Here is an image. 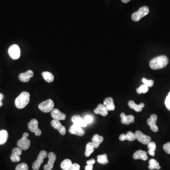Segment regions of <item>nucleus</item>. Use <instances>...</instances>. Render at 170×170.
Returning a JSON list of instances; mask_svg holds the SVG:
<instances>
[{"label":"nucleus","instance_id":"ddd939ff","mask_svg":"<svg viewBox=\"0 0 170 170\" xmlns=\"http://www.w3.org/2000/svg\"><path fill=\"white\" fill-rule=\"evenodd\" d=\"M51 116L54 120L58 121L61 120H65L66 118V114L62 113L58 109H54L52 111Z\"/></svg>","mask_w":170,"mask_h":170},{"label":"nucleus","instance_id":"5701e85b","mask_svg":"<svg viewBox=\"0 0 170 170\" xmlns=\"http://www.w3.org/2000/svg\"><path fill=\"white\" fill-rule=\"evenodd\" d=\"M147 145V147L149 149V151H147V153L149 155H151L152 157H154L155 155V151L157 148L156 144L154 142L150 141L149 142Z\"/></svg>","mask_w":170,"mask_h":170},{"label":"nucleus","instance_id":"39448f33","mask_svg":"<svg viewBox=\"0 0 170 170\" xmlns=\"http://www.w3.org/2000/svg\"><path fill=\"white\" fill-rule=\"evenodd\" d=\"M54 104L53 101L49 99L40 103L38 105V108L42 112L47 113L54 109Z\"/></svg>","mask_w":170,"mask_h":170},{"label":"nucleus","instance_id":"c756f323","mask_svg":"<svg viewBox=\"0 0 170 170\" xmlns=\"http://www.w3.org/2000/svg\"><path fill=\"white\" fill-rule=\"evenodd\" d=\"M149 87L146 86L145 85H142L141 87L137 89V92L138 94H141L142 93L145 94L149 91Z\"/></svg>","mask_w":170,"mask_h":170},{"label":"nucleus","instance_id":"6e6552de","mask_svg":"<svg viewBox=\"0 0 170 170\" xmlns=\"http://www.w3.org/2000/svg\"><path fill=\"white\" fill-rule=\"evenodd\" d=\"M29 130L33 133H35L37 136H40L42 131L38 128V122L35 119H32L28 124Z\"/></svg>","mask_w":170,"mask_h":170},{"label":"nucleus","instance_id":"0eeeda50","mask_svg":"<svg viewBox=\"0 0 170 170\" xmlns=\"http://www.w3.org/2000/svg\"><path fill=\"white\" fill-rule=\"evenodd\" d=\"M8 54L13 60H17L21 56V49L17 45L10 46L8 50Z\"/></svg>","mask_w":170,"mask_h":170},{"label":"nucleus","instance_id":"f8f14e48","mask_svg":"<svg viewBox=\"0 0 170 170\" xmlns=\"http://www.w3.org/2000/svg\"><path fill=\"white\" fill-rule=\"evenodd\" d=\"M51 125L54 129L58 130L59 132L61 134V135H63V136L65 135V134L66 132V129L64 126L62 125L61 122H60L59 121L53 120L51 121Z\"/></svg>","mask_w":170,"mask_h":170},{"label":"nucleus","instance_id":"c9c22d12","mask_svg":"<svg viewBox=\"0 0 170 170\" xmlns=\"http://www.w3.org/2000/svg\"><path fill=\"white\" fill-rule=\"evenodd\" d=\"M163 149L167 154L170 155V142L163 145Z\"/></svg>","mask_w":170,"mask_h":170},{"label":"nucleus","instance_id":"393cba45","mask_svg":"<svg viewBox=\"0 0 170 170\" xmlns=\"http://www.w3.org/2000/svg\"><path fill=\"white\" fill-rule=\"evenodd\" d=\"M149 168L150 170H154V169H157V170H160L161 169V166H159V163L158 162L157 160H155L154 159H151L149 161Z\"/></svg>","mask_w":170,"mask_h":170},{"label":"nucleus","instance_id":"f03ea898","mask_svg":"<svg viewBox=\"0 0 170 170\" xmlns=\"http://www.w3.org/2000/svg\"><path fill=\"white\" fill-rule=\"evenodd\" d=\"M30 96L29 92H22L15 100V105L16 107L20 109L25 107L29 102Z\"/></svg>","mask_w":170,"mask_h":170},{"label":"nucleus","instance_id":"72a5a7b5","mask_svg":"<svg viewBox=\"0 0 170 170\" xmlns=\"http://www.w3.org/2000/svg\"><path fill=\"white\" fill-rule=\"evenodd\" d=\"M142 81L144 83V84L148 87H153L154 84V81L152 80H147L145 78L142 79Z\"/></svg>","mask_w":170,"mask_h":170},{"label":"nucleus","instance_id":"f704fd0d","mask_svg":"<svg viewBox=\"0 0 170 170\" xmlns=\"http://www.w3.org/2000/svg\"><path fill=\"white\" fill-rule=\"evenodd\" d=\"M165 104H166L167 108L168 109L169 111H170V92L166 98Z\"/></svg>","mask_w":170,"mask_h":170},{"label":"nucleus","instance_id":"37998d69","mask_svg":"<svg viewBox=\"0 0 170 170\" xmlns=\"http://www.w3.org/2000/svg\"><path fill=\"white\" fill-rule=\"evenodd\" d=\"M130 0H121V1L123 2V3H125V4H126V3H128V2H129Z\"/></svg>","mask_w":170,"mask_h":170},{"label":"nucleus","instance_id":"7ed1b4c3","mask_svg":"<svg viewBox=\"0 0 170 170\" xmlns=\"http://www.w3.org/2000/svg\"><path fill=\"white\" fill-rule=\"evenodd\" d=\"M149 10L147 6H143L141 7L137 12L133 13L131 16V18L134 21H138L141 19L142 18L149 13Z\"/></svg>","mask_w":170,"mask_h":170},{"label":"nucleus","instance_id":"bb28decb","mask_svg":"<svg viewBox=\"0 0 170 170\" xmlns=\"http://www.w3.org/2000/svg\"><path fill=\"white\" fill-rule=\"evenodd\" d=\"M8 138V133L6 130L0 131V145H3L7 142Z\"/></svg>","mask_w":170,"mask_h":170},{"label":"nucleus","instance_id":"a878e982","mask_svg":"<svg viewBox=\"0 0 170 170\" xmlns=\"http://www.w3.org/2000/svg\"><path fill=\"white\" fill-rule=\"evenodd\" d=\"M42 75L44 79L48 83H51L53 82L54 79V77L53 74L48 71H44L43 72Z\"/></svg>","mask_w":170,"mask_h":170},{"label":"nucleus","instance_id":"a211bd4d","mask_svg":"<svg viewBox=\"0 0 170 170\" xmlns=\"http://www.w3.org/2000/svg\"><path fill=\"white\" fill-rule=\"evenodd\" d=\"M133 157L135 160L141 159L144 161H146L148 159L147 153L145 151H142L141 150H139L135 152L133 155Z\"/></svg>","mask_w":170,"mask_h":170},{"label":"nucleus","instance_id":"e433bc0d","mask_svg":"<svg viewBox=\"0 0 170 170\" xmlns=\"http://www.w3.org/2000/svg\"><path fill=\"white\" fill-rule=\"evenodd\" d=\"M84 120L85 121H86L87 124H90L93 121V118L91 116H86L85 117Z\"/></svg>","mask_w":170,"mask_h":170},{"label":"nucleus","instance_id":"b1692460","mask_svg":"<svg viewBox=\"0 0 170 170\" xmlns=\"http://www.w3.org/2000/svg\"><path fill=\"white\" fill-rule=\"evenodd\" d=\"M72 164L73 163L70 159H66L63 160L61 163V168L63 170H71Z\"/></svg>","mask_w":170,"mask_h":170},{"label":"nucleus","instance_id":"4c0bfd02","mask_svg":"<svg viewBox=\"0 0 170 170\" xmlns=\"http://www.w3.org/2000/svg\"><path fill=\"white\" fill-rule=\"evenodd\" d=\"M80 169V166L78 163H75L72 164L71 170H79Z\"/></svg>","mask_w":170,"mask_h":170},{"label":"nucleus","instance_id":"423d86ee","mask_svg":"<svg viewBox=\"0 0 170 170\" xmlns=\"http://www.w3.org/2000/svg\"><path fill=\"white\" fill-rule=\"evenodd\" d=\"M48 155L46 151L45 150L41 151L38 156L36 161H35L32 165V169L33 170H39L41 164L43 162V159Z\"/></svg>","mask_w":170,"mask_h":170},{"label":"nucleus","instance_id":"2eb2a0df","mask_svg":"<svg viewBox=\"0 0 170 170\" xmlns=\"http://www.w3.org/2000/svg\"><path fill=\"white\" fill-rule=\"evenodd\" d=\"M71 121L73 122V124L78 126L79 127H86L87 126V124L86 121H85L83 119L79 116L75 115L73 116L71 118Z\"/></svg>","mask_w":170,"mask_h":170},{"label":"nucleus","instance_id":"4468645a","mask_svg":"<svg viewBox=\"0 0 170 170\" xmlns=\"http://www.w3.org/2000/svg\"><path fill=\"white\" fill-rule=\"evenodd\" d=\"M68 131L71 134L77 135L80 137L83 136L85 134V131L81 127L74 124L70 127L68 130Z\"/></svg>","mask_w":170,"mask_h":170},{"label":"nucleus","instance_id":"c85d7f7f","mask_svg":"<svg viewBox=\"0 0 170 170\" xmlns=\"http://www.w3.org/2000/svg\"><path fill=\"white\" fill-rule=\"evenodd\" d=\"M97 162L100 164H107L109 163L107 158V155L104 154L101 155H98L97 157Z\"/></svg>","mask_w":170,"mask_h":170},{"label":"nucleus","instance_id":"2f4dec72","mask_svg":"<svg viewBox=\"0 0 170 170\" xmlns=\"http://www.w3.org/2000/svg\"><path fill=\"white\" fill-rule=\"evenodd\" d=\"M15 170H29V166L26 163H20L16 166Z\"/></svg>","mask_w":170,"mask_h":170},{"label":"nucleus","instance_id":"4be33fe9","mask_svg":"<svg viewBox=\"0 0 170 170\" xmlns=\"http://www.w3.org/2000/svg\"><path fill=\"white\" fill-rule=\"evenodd\" d=\"M128 105L130 109L134 110L136 112H141L142 110V108L144 107L145 104L141 103L139 105H137L135 104L133 101L130 100L128 102Z\"/></svg>","mask_w":170,"mask_h":170},{"label":"nucleus","instance_id":"20e7f679","mask_svg":"<svg viewBox=\"0 0 170 170\" xmlns=\"http://www.w3.org/2000/svg\"><path fill=\"white\" fill-rule=\"evenodd\" d=\"M29 134L28 133H24L22 138L18 140V146L22 150H26L30 147V141L29 138H27V137H29Z\"/></svg>","mask_w":170,"mask_h":170},{"label":"nucleus","instance_id":"cd10ccee","mask_svg":"<svg viewBox=\"0 0 170 170\" xmlns=\"http://www.w3.org/2000/svg\"><path fill=\"white\" fill-rule=\"evenodd\" d=\"M95 147L91 142H88L86 146V151L85 155L86 157H89L94 152Z\"/></svg>","mask_w":170,"mask_h":170},{"label":"nucleus","instance_id":"aec40b11","mask_svg":"<svg viewBox=\"0 0 170 170\" xmlns=\"http://www.w3.org/2000/svg\"><path fill=\"white\" fill-rule=\"evenodd\" d=\"M104 105L108 111H114L116 108L114 104V101L112 97H107L105 98L104 101Z\"/></svg>","mask_w":170,"mask_h":170},{"label":"nucleus","instance_id":"9b49d317","mask_svg":"<svg viewBox=\"0 0 170 170\" xmlns=\"http://www.w3.org/2000/svg\"><path fill=\"white\" fill-rule=\"evenodd\" d=\"M49 159L47 164H45L43 166L44 170H52L54 167V163L56 160V156L54 153L50 152L48 155Z\"/></svg>","mask_w":170,"mask_h":170},{"label":"nucleus","instance_id":"58836bf2","mask_svg":"<svg viewBox=\"0 0 170 170\" xmlns=\"http://www.w3.org/2000/svg\"><path fill=\"white\" fill-rule=\"evenodd\" d=\"M95 163H96V161H95L94 159H91V160H88V161H87V165H90V166H93V164H95Z\"/></svg>","mask_w":170,"mask_h":170},{"label":"nucleus","instance_id":"ea45409f","mask_svg":"<svg viewBox=\"0 0 170 170\" xmlns=\"http://www.w3.org/2000/svg\"><path fill=\"white\" fill-rule=\"evenodd\" d=\"M119 139L121 141H126V134H122L121 135L119 136Z\"/></svg>","mask_w":170,"mask_h":170},{"label":"nucleus","instance_id":"473e14b6","mask_svg":"<svg viewBox=\"0 0 170 170\" xmlns=\"http://www.w3.org/2000/svg\"><path fill=\"white\" fill-rule=\"evenodd\" d=\"M10 159L13 162H18L21 161V157L20 155L12 153L10 156Z\"/></svg>","mask_w":170,"mask_h":170},{"label":"nucleus","instance_id":"9d476101","mask_svg":"<svg viewBox=\"0 0 170 170\" xmlns=\"http://www.w3.org/2000/svg\"><path fill=\"white\" fill-rule=\"evenodd\" d=\"M157 116L156 114H152L150 117L147 119V123L150 127V129L155 132L158 131V128L157 125Z\"/></svg>","mask_w":170,"mask_h":170},{"label":"nucleus","instance_id":"412c9836","mask_svg":"<svg viewBox=\"0 0 170 170\" xmlns=\"http://www.w3.org/2000/svg\"><path fill=\"white\" fill-rule=\"evenodd\" d=\"M103 141L104 138L103 136H100L98 134H95L92 138V143L94 146L95 149H97L101 143H102Z\"/></svg>","mask_w":170,"mask_h":170},{"label":"nucleus","instance_id":"79ce46f5","mask_svg":"<svg viewBox=\"0 0 170 170\" xmlns=\"http://www.w3.org/2000/svg\"><path fill=\"white\" fill-rule=\"evenodd\" d=\"M3 98H4V95L0 93V107H1V106L2 105V100L3 99Z\"/></svg>","mask_w":170,"mask_h":170},{"label":"nucleus","instance_id":"1a4fd4ad","mask_svg":"<svg viewBox=\"0 0 170 170\" xmlns=\"http://www.w3.org/2000/svg\"><path fill=\"white\" fill-rule=\"evenodd\" d=\"M136 138L138 141L144 145H147L151 141V138L149 136L145 135L141 131L138 130L135 133Z\"/></svg>","mask_w":170,"mask_h":170},{"label":"nucleus","instance_id":"dca6fc26","mask_svg":"<svg viewBox=\"0 0 170 170\" xmlns=\"http://www.w3.org/2000/svg\"><path fill=\"white\" fill-rule=\"evenodd\" d=\"M34 76V72L31 70H29L24 73H21L18 76V79L22 82H27L29 81L30 78Z\"/></svg>","mask_w":170,"mask_h":170},{"label":"nucleus","instance_id":"a19ab883","mask_svg":"<svg viewBox=\"0 0 170 170\" xmlns=\"http://www.w3.org/2000/svg\"><path fill=\"white\" fill-rule=\"evenodd\" d=\"M85 170H93V166H90V165H87L85 168Z\"/></svg>","mask_w":170,"mask_h":170},{"label":"nucleus","instance_id":"6ab92c4d","mask_svg":"<svg viewBox=\"0 0 170 170\" xmlns=\"http://www.w3.org/2000/svg\"><path fill=\"white\" fill-rule=\"evenodd\" d=\"M94 112L96 114H100L103 116H107L108 111L104 105L100 104L97 105V107L94 110Z\"/></svg>","mask_w":170,"mask_h":170},{"label":"nucleus","instance_id":"f3484780","mask_svg":"<svg viewBox=\"0 0 170 170\" xmlns=\"http://www.w3.org/2000/svg\"><path fill=\"white\" fill-rule=\"evenodd\" d=\"M121 118V122L122 124L126 125H130V123H133L135 121V118L132 115L126 116L124 113H121L120 115Z\"/></svg>","mask_w":170,"mask_h":170},{"label":"nucleus","instance_id":"f257e3e1","mask_svg":"<svg viewBox=\"0 0 170 170\" xmlns=\"http://www.w3.org/2000/svg\"><path fill=\"white\" fill-rule=\"evenodd\" d=\"M168 63V58L164 55H162L151 60L150 62V67L153 70L161 69L166 66Z\"/></svg>","mask_w":170,"mask_h":170},{"label":"nucleus","instance_id":"7c9ffc66","mask_svg":"<svg viewBox=\"0 0 170 170\" xmlns=\"http://www.w3.org/2000/svg\"><path fill=\"white\" fill-rule=\"evenodd\" d=\"M136 139V135L135 133L132 132L131 131H128L126 134V139L130 141H133Z\"/></svg>","mask_w":170,"mask_h":170}]
</instances>
